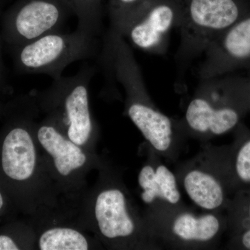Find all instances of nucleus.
Segmentation results:
<instances>
[{
	"label": "nucleus",
	"mask_w": 250,
	"mask_h": 250,
	"mask_svg": "<svg viewBox=\"0 0 250 250\" xmlns=\"http://www.w3.org/2000/svg\"><path fill=\"white\" fill-rule=\"evenodd\" d=\"M104 57L112 75L124 88L130 120L156 154L173 157L179 138L184 134L180 121L172 119L156 107L127 41L112 29L105 39Z\"/></svg>",
	"instance_id": "nucleus-1"
},
{
	"label": "nucleus",
	"mask_w": 250,
	"mask_h": 250,
	"mask_svg": "<svg viewBox=\"0 0 250 250\" xmlns=\"http://www.w3.org/2000/svg\"><path fill=\"white\" fill-rule=\"evenodd\" d=\"M250 111V77L237 73L200 80L188 104L184 133L208 139L233 131Z\"/></svg>",
	"instance_id": "nucleus-2"
},
{
	"label": "nucleus",
	"mask_w": 250,
	"mask_h": 250,
	"mask_svg": "<svg viewBox=\"0 0 250 250\" xmlns=\"http://www.w3.org/2000/svg\"><path fill=\"white\" fill-rule=\"evenodd\" d=\"M180 41L176 54L175 85L185 86L192 62L222 33L250 11V0H179Z\"/></svg>",
	"instance_id": "nucleus-3"
},
{
	"label": "nucleus",
	"mask_w": 250,
	"mask_h": 250,
	"mask_svg": "<svg viewBox=\"0 0 250 250\" xmlns=\"http://www.w3.org/2000/svg\"><path fill=\"white\" fill-rule=\"evenodd\" d=\"M147 220L153 236L166 246L202 248L213 246L225 231L228 220L222 212L193 213L183 206L154 205Z\"/></svg>",
	"instance_id": "nucleus-4"
},
{
	"label": "nucleus",
	"mask_w": 250,
	"mask_h": 250,
	"mask_svg": "<svg viewBox=\"0 0 250 250\" xmlns=\"http://www.w3.org/2000/svg\"><path fill=\"white\" fill-rule=\"evenodd\" d=\"M14 49L15 65L19 71L43 74L57 80L72 62L89 58L97 51L95 36L77 29L73 32L58 31Z\"/></svg>",
	"instance_id": "nucleus-5"
},
{
	"label": "nucleus",
	"mask_w": 250,
	"mask_h": 250,
	"mask_svg": "<svg viewBox=\"0 0 250 250\" xmlns=\"http://www.w3.org/2000/svg\"><path fill=\"white\" fill-rule=\"evenodd\" d=\"M228 146L213 148L185 164L177 177L195 205L209 211L227 210L233 196L228 170Z\"/></svg>",
	"instance_id": "nucleus-6"
},
{
	"label": "nucleus",
	"mask_w": 250,
	"mask_h": 250,
	"mask_svg": "<svg viewBox=\"0 0 250 250\" xmlns=\"http://www.w3.org/2000/svg\"><path fill=\"white\" fill-rule=\"evenodd\" d=\"M71 14L64 0H19L3 18L1 36L15 48L62 31Z\"/></svg>",
	"instance_id": "nucleus-7"
},
{
	"label": "nucleus",
	"mask_w": 250,
	"mask_h": 250,
	"mask_svg": "<svg viewBox=\"0 0 250 250\" xmlns=\"http://www.w3.org/2000/svg\"><path fill=\"white\" fill-rule=\"evenodd\" d=\"M180 19L179 0H146L119 34L136 48L161 55L167 51L171 31L178 28Z\"/></svg>",
	"instance_id": "nucleus-8"
},
{
	"label": "nucleus",
	"mask_w": 250,
	"mask_h": 250,
	"mask_svg": "<svg viewBox=\"0 0 250 250\" xmlns=\"http://www.w3.org/2000/svg\"><path fill=\"white\" fill-rule=\"evenodd\" d=\"M29 123L9 122L0 133V187L15 197L22 195L37 165V152Z\"/></svg>",
	"instance_id": "nucleus-9"
},
{
	"label": "nucleus",
	"mask_w": 250,
	"mask_h": 250,
	"mask_svg": "<svg viewBox=\"0 0 250 250\" xmlns=\"http://www.w3.org/2000/svg\"><path fill=\"white\" fill-rule=\"evenodd\" d=\"M91 69H82L73 76L54 80L49 91V102L62 113L67 138L82 146L90 139L94 124L89 106L88 86Z\"/></svg>",
	"instance_id": "nucleus-10"
},
{
	"label": "nucleus",
	"mask_w": 250,
	"mask_h": 250,
	"mask_svg": "<svg viewBox=\"0 0 250 250\" xmlns=\"http://www.w3.org/2000/svg\"><path fill=\"white\" fill-rule=\"evenodd\" d=\"M95 217L100 233L108 241L129 243L142 238L155 249L160 248L148 223L141 225L131 213L127 197L121 188L109 187L98 194Z\"/></svg>",
	"instance_id": "nucleus-11"
},
{
	"label": "nucleus",
	"mask_w": 250,
	"mask_h": 250,
	"mask_svg": "<svg viewBox=\"0 0 250 250\" xmlns=\"http://www.w3.org/2000/svg\"><path fill=\"white\" fill-rule=\"evenodd\" d=\"M203 55L200 80L250 70V11L215 39Z\"/></svg>",
	"instance_id": "nucleus-12"
},
{
	"label": "nucleus",
	"mask_w": 250,
	"mask_h": 250,
	"mask_svg": "<svg viewBox=\"0 0 250 250\" xmlns=\"http://www.w3.org/2000/svg\"><path fill=\"white\" fill-rule=\"evenodd\" d=\"M138 181L142 189L141 199L146 205L174 206L182 204L177 177L156 158L143 166Z\"/></svg>",
	"instance_id": "nucleus-13"
},
{
	"label": "nucleus",
	"mask_w": 250,
	"mask_h": 250,
	"mask_svg": "<svg viewBox=\"0 0 250 250\" xmlns=\"http://www.w3.org/2000/svg\"><path fill=\"white\" fill-rule=\"evenodd\" d=\"M38 140L53 159L54 166L64 177L85 165L87 156L81 146L65 137L52 123H44L37 130Z\"/></svg>",
	"instance_id": "nucleus-14"
},
{
	"label": "nucleus",
	"mask_w": 250,
	"mask_h": 250,
	"mask_svg": "<svg viewBox=\"0 0 250 250\" xmlns=\"http://www.w3.org/2000/svg\"><path fill=\"white\" fill-rule=\"evenodd\" d=\"M233 131L234 141L229 146L228 170L235 195L250 190V129L241 123Z\"/></svg>",
	"instance_id": "nucleus-15"
},
{
	"label": "nucleus",
	"mask_w": 250,
	"mask_h": 250,
	"mask_svg": "<svg viewBox=\"0 0 250 250\" xmlns=\"http://www.w3.org/2000/svg\"><path fill=\"white\" fill-rule=\"evenodd\" d=\"M41 250H87L86 238L74 229L55 228L46 230L39 241Z\"/></svg>",
	"instance_id": "nucleus-16"
},
{
	"label": "nucleus",
	"mask_w": 250,
	"mask_h": 250,
	"mask_svg": "<svg viewBox=\"0 0 250 250\" xmlns=\"http://www.w3.org/2000/svg\"><path fill=\"white\" fill-rule=\"evenodd\" d=\"M78 20L77 28L96 36L103 20V0H64Z\"/></svg>",
	"instance_id": "nucleus-17"
},
{
	"label": "nucleus",
	"mask_w": 250,
	"mask_h": 250,
	"mask_svg": "<svg viewBox=\"0 0 250 250\" xmlns=\"http://www.w3.org/2000/svg\"><path fill=\"white\" fill-rule=\"evenodd\" d=\"M226 211L229 236L250 228V190L235 194Z\"/></svg>",
	"instance_id": "nucleus-18"
},
{
	"label": "nucleus",
	"mask_w": 250,
	"mask_h": 250,
	"mask_svg": "<svg viewBox=\"0 0 250 250\" xmlns=\"http://www.w3.org/2000/svg\"><path fill=\"white\" fill-rule=\"evenodd\" d=\"M146 0H108V11L111 28L121 33L130 18Z\"/></svg>",
	"instance_id": "nucleus-19"
},
{
	"label": "nucleus",
	"mask_w": 250,
	"mask_h": 250,
	"mask_svg": "<svg viewBox=\"0 0 250 250\" xmlns=\"http://www.w3.org/2000/svg\"><path fill=\"white\" fill-rule=\"evenodd\" d=\"M228 248L233 250H250V228L230 236Z\"/></svg>",
	"instance_id": "nucleus-20"
},
{
	"label": "nucleus",
	"mask_w": 250,
	"mask_h": 250,
	"mask_svg": "<svg viewBox=\"0 0 250 250\" xmlns=\"http://www.w3.org/2000/svg\"><path fill=\"white\" fill-rule=\"evenodd\" d=\"M21 247L6 232H0V250H19Z\"/></svg>",
	"instance_id": "nucleus-21"
},
{
	"label": "nucleus",
	"mask_w": 250,
	"mask_h": 250,
	"mask_svg": "<svg viewBox=\"0 0 250 250\" xmlns=\"http://www.w3.org/2000/svg\"><path fill=\"white\" fill-rule=\"evenodd\" d=\"M1 37H2V36H1V33H0V86L3 85L4 81V62H3L2 55H1Z\"/></svg>",
	"instance_id": "nucleus-22"
},
{
	"label": "nucleus",
	"mask_w": 250,
	"mask_h": 250,
	"mask_svg": "<svg viewBox=\"0 0 250 250\" xmlns=\"http://www.w3.org/2000/svg\"><path fill=\"white\" fill-rule=\"evenodd\" d=\"M6 192L0 187V214L2 213L6 207Z\"/></svg>",
	"instance_id": "nucleus-23"
},
{
	"label": "nucleus",
	"mask_w": 250,
	"mask_h": 250,
	"mask_svg": "<svg viewBox=\"0 0 250 250\" xmlns=\"http://www.w3.org/2000/svg\"><path fill=\"white\" fill-rule=\"evenodd\" d=\"M249 76H250V73H249Z\"/></svg>",
	"instance_id": "nucleus-24"
}]
</instances>
